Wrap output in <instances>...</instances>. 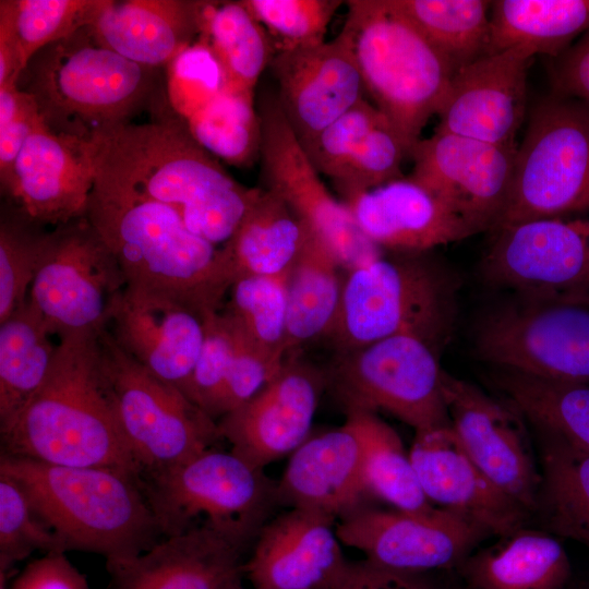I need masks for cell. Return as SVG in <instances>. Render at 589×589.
<instances>
[{
	"mask_svg": "<svg viewBox=\"0 0 589 589\" xmlns=\"http://www.w3.org/2000/svg\"><path fill=\"white\" fill-rule=\"evenodd\" d=\"M100 333L59 337L52 368L13 423L1 454L141 476L119 428L101 368Z\"/></svg>",
	"mask_w": 589,
	"mask_h": 589,
	"instance_id": "obj_3",
	"label": "cell"
},
{
	"mask_svg": "<svg viewBox=\"0 0 589 589\" xmlns=\"http://www.w3.org/2000/svg\"><path fill=\"white\" fill-rule=\"evenodd\" d=\"M250 549L213 528H192L135 557L107 562L105 589H248Z\"/></svg>",
	"mask_w": 589,
	"mask_h": 589,
	"instance_id": "obj_24",
	"label": "cell"
},
{
	"mask_svg": "<svg viewBox=\"0 0 589 589\" xmlns=\"http://www.w3.org/2000/svg\"><path fill=\"white\" fill-rule=\"evenodd\" d=\"M231 325L236 334V350L211 414L216 421L254 397L277 375L286 361L266 354Z\"/></svg>",
	"mask_w": 589,
	"mask_h": 589,
	"instance_id": "obj_50",
	"label": "cell"
},
{
	"mask_svg": "<svg viewBox=\"0 0 589 589\" xmlns=\"http://www.w3.org/2000/svg\"><path fill=\"white\" fill-rule=\"evenodd\" d=\"M325 388V372L291 354L263 389L217 421L220 434L235 454L264 469L308 438Z\"/></svg>",
	"mask_w": 589,
	"mask_h": 589,
	"instance_id": "obj_20",
	"label": "cell"
},
{
	"mask_svg": "<svg viewBox=\"0 0 589 589\" xmlns=\"http://www.w3.org/2000/svg\"><path fill=\"white\" fill-rule=\"evenodd\" d=\"M346 5L339 33L351 48L365 92L410 155L437 115L455 71L394 0H349Z\"/></svg>",
	"mask_w": 589,
	"mask_h": 589,
	"instance_id": "obj_7",
	"label": "cell"
},
{
	"mask_svg": "<svg viewBox=\"0 0 589 589\" xmlns=\"http://www.w3.org/2000/svg\"><path fill=\"white\" fill-rule=\"evenodd\" d=\"M345 269L314 233L287 280V357L317 337H327L339 312Z\"/></svg>",
	"mask_w": 589,
	"mask_h": 589,
	"instance_id": "obj_32",
	"label": "cell"
},
{
	"mask_svg": "<svg viewBox=\"0 0 589 589\" xmlns=\"http://www.w3.org/2000/svg\"><path fill=\"white\" fill-rule=\"evenodd\" d=\"M339 541L377 564L414 573L457 568L489 537L479 526L438 508L428 515L364 503L338 519Z\"/></svg>",
	"mask_w": 589,
	"mask_h": 589,
	"instance_id": "obj_18",
	"label": "cell"
},
{
	"mask_svg": "<svg viewBox=\"0 0 589 589\" xmlns=\"http://www.w3.org/2000/svg\"><path fill=\"white\" fill-rule=\"evenodd\" d=\"M248 589H253V588H248Z\"/></svg>",
	"mask_w": 589,
	"mask_h": 589,
	"instance_id": "obj_59",
	"label": "cell"
},
{
	"mask_svg": "<svg viewBox=\"0 0 589 589\" xmlns=\"http://www.w3.org/2000/svg\"><path fill=\"white\" fill-rule=\"evenodd\" d=\"M312 231L273 191L260 192L225 244L240 275L276 276L288 273Z\"/></svg>",
	"mask_w": 589,
	"mask_h": 589,
	"instance_id": "obj_33",
	"label": "cell"
},
{
	"mask_svg": "<svg viewBox=\"0 0 589 589\" xmlns=\"http://www.w3.org/2000/svg\"><path fill=\"white\" fill-rule=\"evenodd\" d=\"M95 180L92 141L44 124L24 144L2 193L35 221L57 227L85 215Z\"/></svg>",
	"mask_w": 589,
	"mask_h": 589,
	"instance_id": "obj_21",
	"label": "cell"
},
{
	"mask_svg": "<svg viewBox=\"0 0 589 589\" xmlns=\"http://www.w3.org/2000/svg\"><path fill=\"white\" fill-rule=\"evenodd\" d=\"M51 335L28 297L0 323V433L47 378L58 348Z\"/></svg>",
	"mask_w": 589,
	"mask_h": 589,
	"instance_id": "obj_34",
	"label": "cell"
},
{
	"mask_svg": "<svg viewBox=\"0 0 589 589\" xmlns=\"http://www.w3.org/2000/svg\"><path fill=\"white\" fill-rule=\"evenodd\" d=\"M408 152L387 119L375 125L333 181L342 201L404 178L402 160Z\"/></svg>",
	"mask_w": 589,
	"mask_h": 589,
	"instance_id": "obj_46",
	"label": "cell"
},
{
	"mask_svg": "<svg viewBox=\"0 0 589 589\" xmlns=\"http://www.w3.org/2000/svg\"><path fill=\"white\" fill-rule=\"evenodd\" d=\"M202 4L200 0H101L88 27L100 45L161 70L197 40Z\"/></svg>",
	"mask_w": 589,
	"mask_h": 589,
	"instance_id": "obj_29",
	"label": "cell"
},
{
	"mask_svg": "<svg viewBox=\"0 0 589 589\" xmlns=\"http://www.w3.org/2000/svg\"><path fill=\"white\" fill-rule=\"evenodd\" d=\"M85 217L113 254L125 287L220 312L237 278L231 254L196 236L172 207L96 179Z\"/></svg>",
	"mask_w": 589,
	"mask_h": 589,
	"instance_id": "obj_2",
	"label": "cell"
},
{
	"mask_svg": "<svg viewBox=\"0 0 589 589\" xmlns=\"http://www.w3.org/2000/svg\"><path fill=\"white\" fill-rule=\"evenodd\" d=\"M490 51L527 46L552 58L589 29V0L491 1Z\"/></svg>",
	"mask_w": 589,
	"mask_h": 589,
	"instance_id": "obj_35",
	"label": "cell"
},
{
	"mask_svg": "<svg viewBox=\"0 0 589 589\" xmlns=\"http://www.w3.org/2000/svg\"><path fill=\"white\" fill-rule=\"evenodd\" d=\"M492 383L534 426L589 453V385L493 369Z\"/></svg>",
	"mask_w": 589,
	"mask_h": 589,
	"instance_id": "obj_37",
	"label": "cell"
},
{
	"mask_svg": "<svg viewBox=\"0 0 589 589\" xmlns=\"http://www.w3.org/2000/svg\"><path fill=\"white\" fill-rule=\"evenodd\" d=\"M101 0H13L24 70L43 48L91 25Z\"/></svg>",
	"mask_w": 589,
	"mask_h": 589,
	"instance_id": "obj_45",
	"label": "cell"
},
{
	"mask_svg": "<svg viewBox=\"0 0 589 589\" xmlns=\"http://www.w3.org/2000/svg\"><path fill=\"white\" fill-rule=\"evenodd\" d=\"M260 153L264 188L280 196L347 272L383 252L366 239L312 165L277 100H264Z\"/></svg>",
	"mask_w": 589,
	"mask_h": 589,
	"instance_id": "obj_15",
	"label": "cell"
},
{
	"mask_svg": "<svg viewBox=\"0 0 589 589\" xmlns=\"http://www.w3.org/2000/svg\"><path fill=\"white\" fill-rule=\"evenodd\" d=\"M461 589H467L466 587L461 588Z\"/></svg>",
	"mask_w": 589,
	"mask_h": 589,
	"instance_id": "obj_58",
	"label": "cell"
},
{
	"mask_svg": "<svg viewBox=\"0 0 589 589\" xmlns=\"http://www.w3.org/2000/svg\"><path fill=\"white\" fill-rule=\"evenodd\" d=\"M335 521L304 508H290L271 518L244 564L251 588L329 589L348 563L333 529Z\"/></svg>",
	"mask_w": 589,
	"mask_h": 589,
	"instance_id": "obj_25",
	"label": "cell"
},
{
	"mask_svg": "<svg viewBox=\"0 0 589 589\" xmlns=\"http://www.w3.org/2000/svg\"><path fill=\"white\" fill-rule=\"evenodd\" d=\"M0 473L20 484L67 552H88L106 563L116 562L135 557L163 539L139 474L5 454L0 456Z\"/></svg>",
	"mask_w": 589,
	"mask_h": 589,
	"instance_id": "obj_4",
	"label": "cell"
},
{
	"mask_svg": "<svg viewBox=\"0 0 589 589\" xmlns=\"http://www.w3.org/2000/svg\"><path fill=\"white\" fill-rule=\"evenodd\" d=\"M492 233L480 265L489 285L521 294L589 296V216L533 219Z\"/></svg>",
	"mask_w": 589,
	"mask_h": 589,
	"instance_id": "obj_14",
	"label": "cell"
},
{
	"mask_svg": "<svg viewBox=\"0 0 589 589\" xmlns=\"http://www.w3.org/2000/svg\"><path fill=\"white\" fill-rule=\"evenodd\" d=\"M357 419L363 443L362 478L368 496L395 509L428 515L436 512L422 490L409 455L386 422L374 412H351Z\"/></svg>",
	"mask_w": 589,
	"mask_h": 589,
	"instance_id": "obj_38",
	"label": "cell"
},
{
	"mask_svg": "<svg viewBox=\"0 0 589 589\" xmlns=\"http://www.w3.org/2000/svg\"><path fill=\"white\" fill-rule=\"evenodd\" d=\"M197 40L219 63L227 87L254 93L276 50L265 28L242 1H203Z\"/></svg>",
	"mask_w": 589,
	"mask_h": 589,
	"instance_id": "obj_36",
	"label": "cell"
},
{
	"mask_svg": "<svg viewBox=\"0 0 589 589\" xmlns=\"http://www.w3.org/2000/svg\"><path fill=\"white\" fill-rule=\"evenodd\" d=\"M49 232L7 202L0 216V323L27 299Z\"/></svg>",
	"mask_w": 589,
	"mask_h": 589,
	"instance_id": "obj_42",
	"label": "cell"
},
{
	"mask_svg": "<svg viewBox=\"0 0 589 589\" xmlns=\"http://www.w3.org/2000/svg\"><path fill=\"white\" fill-rule=\"evenodd\" d=\"M441 348L411 334L336 352L325 372L347 413L383 410L416 432L450 425L442 389Z\"/></svg>",
	"mask_w": 589,
	"mask_h": 589,
	"instance_id": "obj_12",
	"label": "cell"
},
{
	"mask_svg": "<svg viewBox=\"0 0 589 589\" xmlns=\"http://www.w3.org/2000/svg\"><path fill=\"white\" fill-rule=\"evenodd\" d=\"M9 575L0 573V589H8L7 587V578Z\"/></svg>",
	"mask_w": 589,
	"mask_h": 589,
	"instance_id": "obj_56",
	"label": "cell"
},
{
	"mask_svg": "<svg viewBox=\"0 0 589 589\" xmlns=\"http://www.w3.org/2000/svg\"><path fill=\"white\" fill-rule=\"evenodd\" d=\"M442 389L452 428L466 453L493 484L534 514L541 472L522 413L505 398L490 396L445 371Z\"/></svg>",
	"mask_w": 589,
	"mask_h": 589,
	"instance_id": "obj_16",
	"label": "cell"
},
{
	"mask_svg": "<svg viewBox=\"0 0 589 589\" xmlns=\"http://www.w3.org/2000/svg\"><path fill=\"white\" fill-rule=\"evenodd\" d=\"M269 67L278 82V103L300 142L364 99L360 71L340 33L315 46L278 51Z\"/></svg>",
	"mask_w": 589,
	"mask_h": 589,
	"instance_id": "obj_26",
	"label": "cell"
},
{
	"mask_svg": "<svg viewBox=\"0 0 589 589\" xmlns=\"http://www.w3.org/2000/svg\"><path fill=\"white\" fill-rule=\"evenodd\" d=\"M118 346L183 394L204 340V318L171 297L125 287L115 299L108 326Z\"/></svg>",
	"mask_w": 589,
	"mask_h": 589,
	"instance_id": "obj_22",
	"label": "cell"
},
{
	"mask_svg": "<svg viewBox=\"0 0 589 589\" xmlns=\"http://www.w3.org/2000/svg\"><path fill=\"white\" fill-rule=\"evenodd\" d=\"M384 119L374 105L362 99L312 139L300 143L315 169L334 181L368 133Z\"/></svg>",
	"mask_w": 589,
	"mask_h": 589,
	"instance_id": "obj_48",
	"label": "cell"
},
{
	"mask_svg": "<svg viewBox=\"0 0 589 589\" xmlns=\"http://www.w3.org/2000/svg\"><path fill=\"white\" fill-rule=\"evenodd\" d=\"M467 589H565L569 557L550 533L520 528L457 567Z\"/></svg>",
	"mask_w": 589,
	"mask_h": 589,
	"instance_id": "obj_30",
	"label": "cell"
},
{
	"mask_svg": "<svg viewBox=\"0 0 589 589\" xmlns=\"http://www.w3.org/2000/svg\"><path fill=\"white\" fill-rule=\"evenodd\" d=\"M165 70L168 103L183 121L228 88L219 63L200 40L182 51Z\"/></svg>",
	"mask_w": 589,
	"mask_h": 589,
	"instance_id": "obj_47",
	"label": "cell"
},
{
	"mask_svg": "<svg viewBox=\"0 0 589 589\" xmlns=\"http://www.w3.org/2000/svg\"><path fill=\"white\" fill-rule=\"evenodd\" d=\"M384 251L345 272L338 315L328 338L336 352L400 334L438 348L455 321L458 279L430 252Z\"/></svg>",
	"mask_w": 589,
	"mask_h": 589,
	"instance_id": "obj_6",
	"label": "cell"
},
{
	"mask_svg": "<svg viewBox=\"0 0 589 589\" xmlns=\"http://www.w3.org/2000/svg\"><path fill=\"white\" fill-rule=\"evenodd\" d=\"M204 327L202 348L184 395L212 418L237 340L233 327L224 312L205 316Z\"/></svg>",
	"mask_w": 589,
	"mask_h": 589,
	"instance_id": "obj_49",
	"label": "cell"
},
{
	"mask_svg": "<svg viewBox=\"0 0 589 589\" xmlns=\"http://www.w3.org/2000/svg\"><path fill=\"white\" fill-rule=\"evenodd\" d=\"M265 28L276 52L325 41L327 27L341 0H243Z\"/></svg>",
	"mask_w": 589,
	"mask_h": 589,
	"instance_id": "obj_44",
	"label": "cell"
},
{
	"mask_svg": "<svg viewBox=\"0 0 589 589\" xmlns=\"http://www.w3.org/2000/svg\"><path fill=\"white\" fill-rule=\"evenodd\" d=\"M17 86L34 97L48 130L84 140L167 98L161 70L100 45L88 26L39 50Z\"/></svg>",
	"mask_w": 589,
	"mask_h": 589,
	"instance_id": "obj_5",
	"label": "cell"
},
{
	"mask_svg": "<svg viewBox=\"0 0 589 589\" xmlns=\"http://www.w3.org/2000/svg\"><path fill=\"white\" fill-rule=\"evenodd\" d=\"M142 483L163 538L205 526L252 548L279 505L278 481L215 447L143 474Z\"/></svg>",
	"mask_w": 589,
	"mask_h": 589,
	"instance_id": "obj_8",
	"label": "cell"
},
{
	"mask_svg": "<svg viewBox=\"0 0 589 589\" xmlns=\"http://www.w3.org/2000/svg\"><path fill=\"white\" fill-rule=\"evenodd\" d=\"M473 347L493 369L589 385V296L514 293L480 316Z\"/></svg>",
	"mask_w": 589,
	"mask_h": 589,
	"instance_id": "obj_9",
	"label": "cell"
},
{
	"mask_svg": "<svg viewBox=\"0 0 589 589\" xmlns=\"http://www.w3.org/2000/svg\"><path fill=\"white\" fill-rule=\"evenodd\" d=\"M24 71L16 29L13 0L0 1V87L17 84Z\"/></svg>",
	"mask_w": 589,
	"mask_h": 589,
	"instance_id": "obj_55",
	"label": "cell"
},
{
	"mask_svg": "<svg viewBox=\"0 0 589 589\" xmlns=\"http://www.w3.org/2000/svg\"><path fill=\"white\" fill-rule=\"evenodd\" d=\"M99 345L112 408L141 477L177 466L223 438L216 420L127 354L108 328Z\"/></svg>",
	"mask_w": 589,
	"mask_h": 589,
	"instance_id": "obj_11",
	"label": "cell"
},
{
	"mask_svg": "<svg viewBox=\"0 0 589 589\" xmlns=\"http://www.w3.org/2000/svg\"><path fill=\"white\" fill-rule=\"evenodd\" d=\"M381 250L431 252L478 233L418 183L401 178L341 201Z\"/></svg>",
	"mask_w": 589,
	"mask_h": 589,
	"instance_id": "obj_27",
	"label": "cell"
},
{
	"mask_svg": "<svg viewBox=\"0 0 589 589\" xmlns=\"http://www.w3.org/2000/svg\"><path fill=\"white\" fill-rule=\"evenodd\" d=\"M184 122L195 141L217 159L239 168L260 159L262 125L253 93L227 88Z\"/></svg>",
	"mask_w": 589,
	"mask_h": 589,
	"instance_id": "obj_40",
	"label": "cell"
},
{
	"mask_svg": "<svg viewBox=\"0 0 589 589\" xmlns=\"http://www.w3.org/2000/svg\"><path fill=\"white\" fill-rule=\"evenodd\" d=\"M288 274L238 276L224 312L251 344L279 359H287Z\"/></svg>",
	"mask_w": 589,
	"mask_h": 589,
	"instance_id": "obj_41",
	"label": "cell"
},
{
	"mask_svg": "<svg viewBox=\"0 0 589 589\" xmlns=\"http://www.w3.org/2000/svg\"><path fill=\"white\" fill-rule=\"evenodd\" d=\"M430 574L395 569L368 558L348 561L329 589H445Z\"/></svg>",
	"mask_w": 589,
	"mask_h": 589,
	"instance_id": "obj_52",
	"label": "cell"
},
{
	"mask_svg": "<svg viewBox=\"0 0 589 589\" xmlns=\"http://www.w3.org/2000/svg\"><path fill=\"white\" fill-rule=\"evenodd\" d=\"M124 288L118 262L84 215L49 232L28 300L53 335L101 333Z\"/></svg>",
	"mask_w": 589,
	"mask_h": 589,
	"instance_id": "obj_13",
	"label": "cell"
},
{
	"mask_svg": "<svg viewBox=\"0 0 589 589\" xmlns=\"http://www.w3.org/2000/svg\"><path fill=\"white\" fill-rule=\"evenodd\" d=\"M577 589H589V587H579Z\"/></svg>",
	"mask_w": 589,
	"mask_h": 589,
	"instance_id": "obj_57",
	"label": "cell"
},
{
	"mask_svg": "<svg viewBox=\"0 0 589 589\" xmlns=\"http://www.w3.org/2000/svg\"><path fill=\"white\" fill-rule=\"evenodd\" d=\"M35 551L67 553L59 537L34 510L26 493L11 477L0 473V573Z\"/></svg>",
	"mask_w": 589,
	"mask_h": 589,
	"instance_id": "obj_43",
	"label": "cell"
},
{
	"mask_svg": "<svg viewBox=\"0 0 589 589\" xmlns=\"http://www.w3.org/2000/svg\"><path fill=\"white\" fill-rule=\"evenodd\" d=\"M589 213V104L556 94L529 113L504 214L493 230ZM492 231V232H493Z\"/></svg>",
	"mask_w": 589,
	"mask_h": 589,
	"instance_id": "obj_10",
	"label": "cell"
},
{
	"mask_svg": "<svg viewBox=\"0 0 589 589\" xmlns=\"http://www.w3.org/2000/svg\"><path fill=\"white\" fill-rule=\"evenodd\" d=\"M551 84L553 94L589 104V29L555 58Z\"/></svg>",
	"mask_w": 589,
	"mask_h": 589,
	"instance_id": "obj_54",
	"label": "cell"
},
{
	"mask_svg": "<svg viewBox=\"0 0 589 589\" xmlns=\"http://www.w3.org/2000/svg\"><path fill=\"white\" fill-rule=\"evenodd\" d=\"M10 589H91L88 581L65 556L48 553L28 563Z\"/></svg>",
	"mask_w": 589,
	"mask_h": 589,
	"instance_id": "obj_53",
	"label": "cell"
},
{
	"mask_svg": "<svg viewBox=\"0 0 589 589\" xmlns=\"http://www.w3.org/2000/svg\"><path fill=\"white\" fill-rule=\"evenodd\" d=\"M394 3L448 60L455 73L489 55L491 1L394 0Z\"/></svg>",
	"mask_w": 589,
	"mask_h": 589,
	"instance_id": "obj_39",
	"label": "cell"
},
{
	"mask_svg": "<svg viewBox=\"0 0 589 589\" xmlns=\"http://www.w3.org/2000/svg\"><path fill=\"white\" fill-rule=\"evenodd\" d=\"M536 428L541 485L536 513L549 532L589 548V453Z\"/></svg>",
	"mask_w": 589,
	"mask_h": 589,
	"instance_id": "obj_31",
	"label": "cell"
},
{
	"mask_svg": "<svg viewBox=\"0 0 589 589\" xmlns=\"http://www.w3.org/2000/svg\"><path fill=\"white\" fill-rule=\"evenodd\" d=\"M151 115L149 122L120 124L92 136L96 179L172 207L190 231L225 245L261 188L235 180L195 141L167 98Z\"/></svg>",
	"mask_w": 589,
	"mask_h": 589,
	"instance_id": "obj_1",
	"label": "cell"
},
{
	"mask_svg": "<svg viewBox=\"0 0 589 589\" xmlns=\"http://www.w3.org/2000/svg\"><path fill=\"white\" fill-rule=\"evenodd\" d=\"M517 147H503L434 130L411 149L410 180L477 232L493 231L506 208Z\"/></svg>",
	"mask_w": 589,
	"mask_h": 589,
	"instance_id": "obj_17",
	"label": "cell"
},
{
	"mask_svg": "<svg viewBox=\"0 0 589 589\" xmlns=\"http://www.w3.org/2000/svg\"><path fill=\"white\" fill-rule=\"evenodd\" d=\"M534 56L527 46H514L460 68L436 115L435 130L517 147L515 139L526 117L527 76Z\"/></svg>",
	"mask_w": 589,
	"mask_h": 589,
	"instance_id": "obj_19",
	"label": "cell"
},
{
	"mask_svg": "<svg viewBox=\"0 0 589 589\" xmlns=\"http://www.w3.org/2000/svg\"><path fill=\"white\" fill-rule=\"evenodd\" d=\"M363 443L357 419L308 437L292 454L278 481L279 505L316 510L339 519L366 503Z\"/></svg>",
	"mask_w": 589,
	"mask_h": 589,
	"instance_id": "obj_28",
	"label": "cell"
},
{
	"mask_svg": "<svg viewBox=\"0 0 589 589\" xmlns=\"http://www.w3.org/2000/svg\"><path fill=\"white\" fill-rule=\"evenodd\" d=\"M426 497L482 528L507 536L524 528L530 514L477 467L452 424L416 432L409 453Z\"/></svg>",
	"mask_w": 589,
	"mask_h": 589,
	"instance_id": "obj_23",
	"label": "cell"
},
{
	"mask_svg": "<svg viewBox=\"0 0 589 589\" xmlns=\"http://www.w3.org/2000/svg\"><path fill=\"white\" fill-rule=\"evenodd\" d=\"M32 95L17 84L0 87V182L3 191L11 179L15 160L31 134L44 125Z\"/></svg>",
	"mask_w": 589,
	"mask_h": 589,
	"instance_id": "obj_51",
	"label": "cell"
}]
</instances>
